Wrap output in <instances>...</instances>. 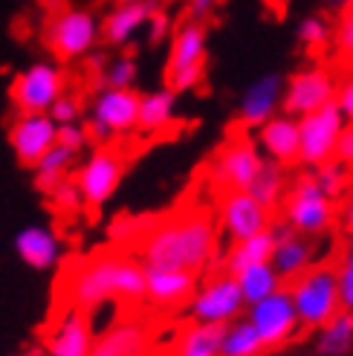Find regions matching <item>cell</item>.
Returning a JSON list of instances; mask_svg holds the SVG:
<instances>
[{"label":"cell","instance_id":"ac0fdd59","mask_svg":"<svg viewBox=\"0 0 353 356\" xmlns=\"http://www.w3.org/2000/svg\"><path fill=\"white\" fill-rule=\"evenodd\" d=\"M270 235L275 238L270 264L275 266V273L284 278V284L307 273L313 264H319V243H315V238L295 235L293 229L278 218L270 223Z\"/></svg>","mask_w":353,"mask_h":356},{"label":"cell","instance_id":"bcb514c9","mask_svg":"<svg viewBox=\"0 0 353 356\" xmlns=\"http://www.w3.org/2000/svg\"><path fill=\"white\" fill-rule=\"evenodd\" d=\"M336 223H342V229L350 235L353 232V188L342 197V209H339V218H336Z\"/></svg>","mask_w":353,"mask_h":356},{"label":"cell","instance_id":"b9f144b4","mask_svg":"<svg viewBox=\"0 0 353 356\" xmlns=\"http://www.w3.org/2000/svg\"><path fill=\"white\" fill-rule=\"evenodd\" d=\"M336 290H339V305L342 310L353 313V264L342 261L336 266Z\"/></svg>","mask_w":353,"mask_h":356},{"label":"cell","instance_id":"8fae6325","mask_svg":"<svg viewBox=\"0 0 353 356\" xmlns=\"http://www.w3.org/2000/svg\"><path fill=\"white\" fill-rule=\"evenodd\" d=\"M261 163H263V156L255 148L252 136L235 134L215 151L206 174L217 191H246L255 171L261 168Z\"/></svg>","mask_w":353,"mask_h":356},{"label":"cell","instance_id":"f907efd6","mask_svg":"<svg viewBox=\"0 0 353 356\" xmlns=\"http://www.w3.org/2000/svg\"><path fill=\"white\" fill-rule=\"evenodd\" d=\"M116 3H136V0H116Z\"/></svg>","mask_w":353,"mask_h":356},{"label":"cell","instance_id":"1f68e13d","mask_svg":"<svg viewBox=\"0 0 353 356\" xmlns=\"http://www.w3.org/2000/svg\"><path fill=\"white\" fill-rule=\"evenodd\" d=\"M263 342L255 333V327L246 318H235L232 325L223 327V339H220V356H263Z\"/></svg>","mask_w":353,"mask_h":356},{"label":"cell","instance_id":"e0dca14e","mask_svg":"<svg viewBox=\"0 0 353 356\" xmlns=\"http://www.w3.org/2000/svg\"><path fill=\"white\" fill-rule=\"evenodd\" d=\"M56 136L58 124L47 113H17L9 124V148L26 168H32L49 148H56Z\"/></svg>","mask_w":353,"mask_h":356},{"label":"cell","instance_id":"7bdbcfd3","mask_svg":"<svg viewBox=\"0 0 353 356\" xmlns=\"http://www.w3.org/2000/svg\"><path fill=\"white\" fill-rule=\"evenodd\" d=\"M333 159H336L339 165H345V168L353 171V124L350 122L345 124L339 139H336V151H333Z\"/></svg>","mask_w":353,"mask_h":356},{"label":"cell","instance_id":"5b68a950","mask_svg":"<svg viewBox=\"0 0 353 356\" xmlns=\"http://www.w3.org/2000/svg\"><path fill=\"white\" fill-rule=\"evenodd\" d=\"M101 21L87 9H58L44 26V44L56 61H81L96 49Z\"/></svg>","mask_w":353,"mask_h":356},{"label":"cell","instance_id":"d4e9b609","mask_svg":"<svg viewBox=\"0 0 353 356\" xmlns=\"http://www.w3.org/2000/svg\"><path fill=\"white\" fill-rule=\"evenodd\" d=\"M176 119V93L171 87H160L151 93H139V113H136V131L142 134H160L171 128Z\"/></svg>","mask_w":353,"mask_h":356},{"label":"cell","instance_id":"603a6c76","mask_svg":"<svg viewBox=\"0 0 353 356\" xmlns=\"http://www.w3.org/2000/svg\"><path fill=\"white\" fill-rule=\"evenodd\" d=\"M281 96H284V79L278 73H263L243 90L238 104V119L243 128H261L267 119L281 113Z\"/></svg>","mask_w":353,"mask_h":356},{"label":"cell","instance_id":"7a4b0ae2","mask_svg":"<svg viewBox=\"0 0 353 356\" xmlns=\"http://www.w3.org/2000/svg\"><path fill=\"white\" fill-rule=\"evenodd\" d=\"M61 301L87 316L104 305L136 307L145 301V266L125 249H108L81 258L61 278Z\"/></svg>","mask_w":353,"mask_h":356},{"label":"cell","instance_id":"83f0119b","mask_svg":"<svg viewBox=\"0 0 353 356\" xmlns=\"http://www.w3.org/2000/svg\"><path fill=\"white\" fill-rule=\"evenodd\" d=\"M76 159H79L76 154H69V151L61 148V145L49 148V151L38 159V163L32 165V183H35V188H38L41 194H49L58 183H64L67 177H73Z\"/></svg>","mask_w":353,"mask_h":356},{"label":"cell","instance_id":"681fc988","mask_svg":"<svg viewBox=\"0 0 353 356\" xmlns=\"http://www.w3.org/2000/svg\"><path fill=\"white\" fill-rule=\"evenodd\" d=\"M345 261H350V264H353V232L347 235V252H345Z\"/></svg>","mask_w":353,"mask_h":356},{"label":"cell","instance_id":"8992f818","mask_svg":"<svg viewBox=\"0 0 353 356\" xmlns=\"http://www.w3.org/2000/svg\"><path fill=\"white\" fill-rule=\"evenodd\" d=\"M206 26L200 21H183L171 35V52H168V67L165 79L174 93H188L197 90L203 76H206Z\"/></svg>","mask_w":353,"mask_h":356},{"label":"cell","instance_id":"4fadbf2b","mask_svg":"<svg viewBox=\"0 0 353 356\" xmlns=\"http://www.w3.org/2000/svg\"><path fill=\"white\" fill-rule=\"evenodd\" d=\"M215 220L220 238L235 243L267 232L270 223L275 220V211L261 206L249 191H220L215 203Z\"/></svg>","mask_w":353,"mask_h":356},{"label":"cell","instance_id":"7c38bea8","mask_svg":"<svg viewBox=\"0 0 353 356\" xmlns=\"http://www.w3.org/2000/svg\"><path fill=\"white\" fill-rule=\"evenodd\" d=\"M345 124L347 122L342 111L336 108V102H330L325 108L298 119V165L313 171L330 163L333 151H336V139Z\"/></svg>","mask_w":353,"mask_h":356},{"label":"cell","instance_id":"6da1fadb","mask_svg":"<svg viewBox=\"0 0 353 356\" xmlns=\"http://www.w3.org/2000/svg\"><path fill=\"white\" fill-rule=\"evenodd\" d=\"M133 255L142 266L186 270L194 275L217 273L223 261V238L215 211L206 206H186L174 215L154 218Z\"/></svg>","mask_w":353,"mask_h":356},{"label":"cell","instance_id":"30bf717a","mask_svg":"<svg viewBox=\"0 0 353 356\" xmlns=\"http://www.w3.org/2000/svg\"><path fill=\"white\" fill-rule=\"evenodd\" d=\"M67 93V73L58 61H32L9 84V99L17 113H47L52 102Z\"/></svg>","mask_w":353,"mask_h":356},{"label":"cell","instance_id":"cb8c5ba5","mask_svg":"<svg viewBox=\"0 0 353 356\" xmlns=\"http://www.w3.org/2000/svg\"><path fill=\"white\" fill-rule=\"evenodd\" d=\"M160 9L156 0H136V3H116L101 21V38L110 47H128L145 29L148 17Z\"/></svg>","mask_w":353,"mask_h":356},{"label":"cell","instance_id":"c3c4849f","mask_svg":"<svg viewBox=\"0 0 353 356\" xmlns=\"http://www.w3.org/2000/svg\"><path fill=\"white\" fill-rule=\"evenodd\" d=\"M21 356H47V353H44V345H29L21 350Z\"/></svg>","mask_w":353,"mask_h":356},{"label":"cell","instance_id":"5bb4252c","mask_svg":"<svg viewBox=\"0 0 353 356\" xmlns=\"http://www.w3.org/2000/svg\"><path fill=\"white\" fill-rule=\"evenodd\" d=\"M339 76L325 64H313L293 73L284 81V96H281V113L302 119L313 111L325 108L336 99Z\"/></svg>","mask_w":353,"mask_h":356},{"label":"cell","instance_id":"484cf974","mask_svg":"<svg viewBox=\"0 0 353 356\" xmlns=\"http://www.w3.org/2000/svg\"><path fill=\"white\" fill-rule=\"evenodd\" d=\"M272 246H275V238L270 235V229L261 235L246 238V241L229 243V249H223V261H220L223 273L238 275L252 264H267L272 258Z\"/></svg>","mask_w":353,"mask_h":356},{"label":"cell","instance_id":"60d3db41","mask_svg":"<svg viewBox=\"0 0 353 356\" xmlns=\"http://www.w3.org/2000/svg\"><path fill=\"white\" fill-rule=\"evenodd\" d=\"M336 108L342 111V116H345V122H350L353 124V67H347L345 70V76L339 79V84H336Z\"/></svg>","mask_w":353,"mask_h":356},{"label":"cell","instance_id":"ee69618b","mask_svg":"<svg viewBox=\"0 0 353 356\" xmlns=\"http://www.w3.org/2000/svg\"><path fill=\"white\" fill-rule=\"evenodd\" d=\"M145 29H148V41H151V44H163L168 35H171V17H168L163 9H156V12L148 17Z\"/></svg>","mask_w":353,"mask_h":356},{"label":"cell","instance_id":"4316f807","mask_svg":"<svg viewBox=\"0 0 353 356\" xmlns=\"http://www.w3.org/2000/svg\"><path fill=\"white\" fill-rule=\"evenodd\" d=\"M287 188H290V171L284 165L263 159L246 191H249L261 206H267L270 211H278V206H281V200H284Z\"/></svg>","mask_w":353,"mask_h":356},{"label":"cell","instance_id":"ffe728a7","mask_svg":"<svg viewBox=\"0 0 353 356\" xmlns=\"http://www.w3.org/2000/svg\"><path fill=\"white\" fill-rule=\"evenodd\" d=\"M154 348V330L145 318H119L110 327L96 333L90 356H148Z\"/></svg>","mask_w":353,"mask_h":356},{"label":"cell","instance_id":"74e56055","mask_svg":"<svg viewBox=\"0 0 353 356\" xmlns=\"http://www.w3.org/2000/svg\"><path fill=\"white\" fill-rule=\"evenodd\" d=\"M333 44H336V56L345 67H353V6L342 12L339 26L333 32Z\"/></svg>","mask_w":353,"mask_h":356},{"label":"cell","instance_id":"ba28073f","mask_svg":"<svg viewBox=\"0 0 353 356\" xmlns=\"http://www.w3.org/2000/svg\"><path fill=\"white\" fill-rule=\"evenodd\" d=\"M139 113V93L133 90H113L99 87L90 102V119H87V136L96 145H110L116 136H128L136 131Z\"/></svg>","mask_w":353,"mask_h":356},{"label":"cell","instance_id":"836d02e7","mask_svg":"<svg viewBox=\"0 0 353 356\" xmlns=\"http://www.w3.org/2000/svg\"><path fill=\"white\" fill-rule=\"evenodd\" d=\"M154 218L148 215H116L110 223H108V241L116 246V249H128L142 241V235L148 232V226H151Z\"/></svg>","mask_w":353,"mask_h":356},{"label":"cell","instance_id":"44dd1931","mask_svg":"<svg viewBox=\"0 0 353 356\" xmlns=\"http://www.w3.org/2000/svg\"><path fill=\"white\" fill-rule=\"evenodd\" d=\"M15 255L26 264L32 273H49L64 261V241L52 226L32 223L24 226L12 241Z\"/></svg>","mask_w":353,"mask_h":356},{"label":"cell","instance_id":"4dcf8cb0","mask_svg":"<svg viewBox=\"0 0 353 356\" xmlns=\"http://www.w3.org/2000/svg\"><path fill=\"white\" fill-rule=\"evenodd\" d=\"M223 327L217 325H188L176 339L174 356H220Z\"/></svg>","mask_w":353,"mask_h":356},{"label":"cell","instance_id":"277c9868","mask_svg":"<svg viewBox=\"0 0 353 356\" xmlns=\"http://www.w3.org/2000/svg\"><path fill=\"white\" fill-rule=\"evenodd\" d=\"M290 301L295 307L298 325L307 330H319L342 310L339 290H336V266L333 264H313L307 273L284 284Z\"/></svg>","mask_w":353,"mask_h":356},{"label":"cell","instance_id":"52a82bcc","mask_svg":"<svg viewBox=\"0 0 353 356\" xmlns=\"http://www.w3.org/2000/svg\"><path fill=\"white\" fill-rule=\"evenodd\" d=\"M186 313L194 325H217V327H226L235 318H240L246 313V301L240 296L235 275L223 270L208 273V278L197 284L191 301L186 305Z\"/></svg>","mask_w":353,"mask_h":356},{"label":"cell","instance_id":"2e32d148","mask_svg":"<svg viewBox=\"0 0 353 356\" xmlns=\"http://www.w3.org/2000/svg\"><path fill=\"white\" fill-rule=\"evenodd\" d=\"M96 342L93 316H87L76 307L61 305L47 330L44 353L47 356H90Z\"/></svg>","mask_w":353,"mask_h":356},{"label":"cell","instance_id":"9c48e42d","mask_svg":"<svg viewBox=\"0 0 353 356\" xmlns=\"http://www.w3.org/2000/svg\"><path fill=\"white\" fill-rule=\"evenodd\" d=\"M125 177V156L113 145H96L73 171V183L81 191L84 209H101L113 200V194Z\"/></svg>","mask_w":353,"mask_h":356},{"label":"cell","instance_id":"d590c367","mask_svg":"<svg viewBox=\"0 0 353 356\" xmlns=\"http://www.w3.org/2000/svg\"><path fill=\"white\" fill-rule=\"evenodd\" d=\"M47 200H49V206L56 209L58 215H64V218H73V215H79V211L84 209L81 191H79V186L73 183V177H67L64 183H58L56 188H52V191L47 194Z\"/></svg>","mask_w":353,"mask_h":356},{"label":"cell","instance_id":"ab89813d","mask_svg":"<svg viewBox=\"0 0 353 356\" xmlns=\"http://www.w3.org/2000/svg\"><path fill=\"white\" fill-rule=\"evenodd\" d=\"M56 145L67 148L69 154H81L87 145H90V136H87V128L81 122H73V124H58V136H56Z\"/></svg>","mask_w":353,"mask_h":356},{"label":"cell","instance_id":"f546056e","mask_svg":"<svg viewBox=\"0 0 353 356\" xmlns=\"http://www.w3.org/2000/svg\"><path fill=\"white\" fill-rule=\"evenodd\" d=\"M238 281V287H240V296L246 301V307L255 305V301L261 298H267L278 290H284V278H281L275 273V266L267 261V264H252V266H246L243 273L235 275Z\"/></svg>","mask_w":353,"mask_h":356},{"label":"cell","instance_id":"d6986e66","mask_svg":"<svg viewBox=\"0 0 353 356\" xmlns=\"http://www.w3.org/2000/svg\"><path fill=\"white\" fill-rule=\"evenodd\" d=\"M200 284V275L186 270H163V266H145V301L160 313L183 310L194 290Z\"/></svg>","mask_w":353,"mask_h":356},{"label":"cell","instance_id":"8d00e7d4","mask_svg":"<svg viewBox=\"0 0 353 356\" xmlns=\"http://www.w3.org/2000/svg\"><path fill=\"white\" fill-rule=\"evenodd\" d=\"M333 38V26L325 15H307L302 24H298V41L307 49H322L327 47Z\"/></svg>","mask_w":353,"mask_h":356},{"label":"cell","instance_id":"f1b7e54d","mask_svg":"<svg viewBox=\"0 0 353 356\" xmlns=\"http://www.w3.org/2000/svg\"><path fill=\"white\" fill-rule=\"evenodd\" d=\"M353 350V313L339 310L327 325L315 330V353L319 356H347Z\"/></svg>","mask_w":353,"mask_h":356},{"label":"cell","instance_id":"e575fe53","mask_svg":"<svg viewBox=\"0 0 353 356\" xmlns=\"http://www.w3.org/2000/svg\"><path fill=\"white\" fill-rule=\"evenodd\" d=\"M139 79V64L133 56H116L99 73V87H113V90H131Z\"/></svg>","mask_w":353,"mask_h":356},{"label":"cell","instance_id":"f35d334b","mask_svg":"<svg viewBox=\"0 0 353 356\" xmlns=\"http://www.w3.org/2000/svg\"><path fill=\"white\" fill-rule=\"evenodd\" d=\"M47 116L56 122V124H73L81 122V99L73 93H64L52 102V108L47 111Z\"/></svg>","mask_w":353,"mask_h":356},{"label":"cell","instance_id":"f6af8a7d","mask_svg":"<svg viewBox=\"0 0 353 356\" xmlns=\"http://www.w3.org/2000/svg\"><path fill=\"white\" fill-rule=\"evenodd\" d=\"M223 6V0H188V15L191 21H206V17H211L217 9Z\"/></svg>","mask_w":353,"mask_h":356},{"label":"cell","instance_id":"3957f363","mask_svg":"<svg viewBox=\"0 0 353 356\" xmlns=\"http://www.w3.org/2000/svg\"><path fill=\"white\" fill-rule=\"evenodd\" d=\"M275 218L284 220L295 235L325 238L333 232V226H336L339 203L325 197L322 188L315 186L313 174L304 171V174H298L295 180H290V188L284 194V200H281Z\"/></svg>","mask_w":353,"mask_h":356},{"label":"cell","instance_id":"9a60e30c","mask_svg":"<svg viewBox=\"0 0 353 356\" xmlns=\"http://www.w3.org/2000/svg\"><path fill=\"white\" fill-rule=\"evenodd\" d=\"M243 318L255 327V333L261 336V342H263L267 350L284 348L287 342L295 339L298 330H302L287 287L267 296V298H261V301H255V305H249L246 313H243Z\"/></svg>","mask_w":353,"mask_h":356},{"label":"cell","instance_id":"7402d4cb","mask_svg":"<svg viewBox=\"0 0 353 356\" xmlns=\"http://www.w3.org/2000/svg\"><path fill=\"white\" fill-rule=\"evenodd\" d=\"M255 148L261 151L263 159L278 165H298V119L287 116V113H275L272 119H267L255 128Z\"/></svg>","mask_w":353,"mask_h":356},{"label":"cell","instance_id":"d6a6232c","mask_svg":"<svg viewBox=\"0 0 353 356\" xmlns=\"http://www.w3.org/2000/svg\"><path fill=\"white\" fill-rule=\"evenodd\" d=\"M310 174H313L315 186L322 188V194H325V197H330L333 203H339L345 194L353 188V171L345 168V165H339L336 159H330V163L313 168Z\"/></svg>","mask_w":353,"mask_h":356},{"label":"cell","instance_id":"7dc6e473","mask_svg":"<svg viewBox=\"0 0 353 356\" xmlns=\"http://www.w3.org/2000/svg\"><path fill=\"white\" fill-rule=\"evenodd\" d=\"M325 3H327L333 12H345V9L353 6V0H325Z\"/></svg>","mask_w":353,"mask_h":356}]
</instances>
